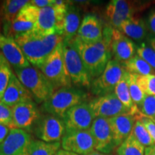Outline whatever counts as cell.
<instances>
[{"instance_id":"cell-1","label":"cell","mask_w":155,"mask_h":155,"mask_svg":"<svg viewBox=\"0 0 155 155\" xmlns=\"http://www.w3.org/2000/svg\"><path fill=\"white\" fill-rule=\"evenodd\" d=\"M113 28L104 30V37L101 41L88 43L81 41L77 37L73 43L80 55L91 80L99 77L105 70L108 62L111 61V40Z\"/></svg>"},{"instance_id":"cell-2","label":"cell","mask_w":155,"mask_h":155,"mask_svg":"<svg viewBox=\"0 0 155 155\" xmlns=\"http://www.w3.org/2000/svg\"><path fill=\"white\" fill-rule=\"evenodd\" d=\"M29 63L39 68L60 43L63 37L58 35L42 36L34 31L15 38Z\"/></svg>"},{"instance_id":"cell-3","label":"cell","mask_w":155,"mask_h":155,"mask_svg":"<svg viewBox=\"0 0 155 155\" xmlns=\"http://www.w3.org/2000/svg\"><path fill=\"white\" fill-rule=\"evenodd\" d=\"M68 5L65 1L55 0L53 5L40 9L34 32L42 36H63Z\"/></svg>"},{"instance_id":"cell-4","label":"cell","mask_w":155,"mask_h":155,"mask_svg":"<svg viewBox=\"0 0 155 155\" xmlns=\"http://www.w3.org/2000/svg\"><path fill=\"white\" fill-rule=\"evenodd\" d=\"M87 94L75 87H63L53 93L42 106V111L63 119L65 114L73 108L85 102Z\"/></svg>"},{"instance_id":"cell-5","label":"cell","mask_w":155,"mask_h":155,"mask_svg":"<svg viewBox=\"0 0 155 155\" xmlns=\"http://www.w3.org/2000/svg\"><path fill=\"white\" fill-rule=\"evenodd\" d=\"M14 70L17 78L38 104L45 102L55 92L53 85L38 68L29 65Z\"/></svg>"},{"instance_id":"cell-6","label":"cell","mask_w":155,"mask_h":155,"mask_svg":"<svg viewBox=\"0 0 155 155\" xmlns=\"http://www.w3.org/2000/svg\"><path fill=\"white\" fill-rule=\"evenodd\" d=\"M63 42L58 45L53 53L39 68L53 85L55 89L72 86V82L64 62Z\"/></svg>"},{"instance_id":"cell-7","label":"cell","mask_w":155,"mask_h":155,"mask_svg":"<svg viewBox=\"0 0 155 155\" xmlns=\"http://www.w3.org/2000/svg\"><path fill=\"white\" fill-rule=\"evenodd\" d=\"M63 58L67 72L75 86L89 88L92 80L75 48L73 40H63Z\"/></svg>"},{"instance_id":"cell-8","label":"cell","mask_w":155,"mask_h":155,"mask_svg":"<svg viewBox=\"0 0 155 155\" xmlns=\"http://www.w3.org/2000/svg\"><path fill=\"white\" fill-rule=\"evenodd\" d=\"M125 71L123 64L114 59L110 61L102 74L92 81L91 89L93 94L101 96L113 93Z\"/></svg>"},{"instance_id":"cell-9","label":"cell","mask_w":155,"mask_h":155,"mask_svg":"<svg viewBox=\"0 0 155 155\" xmlns=\"http://www.w3.org/2000/svg\"><path fill=\"white\" fill-rule=\"evenodd\" d=\"M40 9L30 3L21 9L12 22L9 25H2L4 35L15 38L20 35L33 31Z\"/></svg>"},{"instance_id":"cell-10","label":"cell","mask_w":155,"mask_h":155,"mask_svg":"<svg viewBox=\"0 0 155 155\" xmlns=\"http://www.w3.org/2000/svg\"><path fill=\"white\" fill-rule=\"evenodd\" d=\"M35 133L45 142H60L65 133V126L63 119L47 114L40 116L35 124Z\"/></svg>"},{"instance_id":"cell-11","label":"cell","mask_w":155,"mask_h":155,"mask_svg":"<svg viewBox=\"0 0 155 155\" xmlns=\"http://www.w3.org/2000/svg\"><path fill=\"white\" fill-rule=\"evenodd\" d=\"M61 145L63 150L78 155H87L96 150L94 137L90 130H65Z\"/></svg>"},{"instance_id":"cell-12","label":"cell","mask_w":155,"mask_h":155,"mask_svg":"<svg viewBox=\"0 0 155 155\" xmlns=\"http://www.w3.org/2000/svg\"><path fill=\"white\" fill-rule=\"evenodd\" d=\"M95 118L111 119L130 112L116 97L114 93L98 96L88 102Z\"/></svg>"},{"instance_id":"cell-13","label":"cell","mask_w":155,"mask_h":155,"mask_svg":"<svg viewBox=\"0 0 155 155\" xmlns=\"http://www.w3.org/2000/svg\"><path fill=\"white\" fill-rule=\"evenodd\" d=\"M95 119L88 103L83 102L71 108L63 120L65 130L83 131L90 130Z\"/></svg>"},{"instance_id":"cell-14","label":"cell","mask_w":155,"mask_h":155,"mask_svg":"<svg viewBox=\"0 0 155 155\" xmlns=\"http://www.w3.org/2000/svg\"><path fill=\"white\" fill-rule=\"evenodd\" d=\"M95 141V149L104 154H111L116 145L109 119L98 117L94 119L90 129Z\"/></svg>"},{"instance_id":"cell-15","label":"cell","mask_w":155,"mask_h":155,"mask_svg":"<svg viewBox=\"0 0 155 155\" xmlns=\"http://www.w3.org/2000/svg\"><path fill=\"white\" fill-rule=\"evenodd\" d=\"M31 136L24 129H12L0 144V155H28Z\"/></svg>"},{"instance_id":"cell-16","label":"cell","mask_w":155,"mask_h":155,"mask_svg":"<svg viewBox=\"0 0 155 155\" xmlns=\"http://www.w3.org/2000/svg\"><path fill=\"white\" fill-rule=\"evenodd\" d=\"M141 8L134 2L113 0L106 7V15L113 28L119 30L122 23L134 17L135 13Z\"/></svg>"},{"instance_id":"cell-17","label":"cell","mask_w":155,"mask_h":155,"mask_svg":"<svg viewBox=\"0 0 155 155\" xmlns=\"http://www.w3.org/2000/svg\"><path fill=\"white\" fill-rule=\"evenodd\" d=\"M40 116V111L33 101L17 104L12 106V129H30L35 124Z\"/></svg>"},{"instance_id":"cell-18","label":"cell","mask_w":155,"mask_h":155,"mask_svg":"<svg viewBox=\"0 0 155 155\" xmlns=\"http://www.w3.org/2000/svg\"><path fill=\"white\" fill-rule=\"evenodd\" d=\"M111 50L114 60L124 64L136 55L137 46L134 42L118 29H112Z\"/></svg>"},{"instance_id":"cell-19","label":"cell","mask_w":155,"mask_h":155,"mask_svg":"<svg viewBox=\"0 0 155 155\" xmlns=\"http://www.w3.org/2000/svg\"><path fill=\"white\" fill-rule=\"evenodd\" d=\"M108 119L116 147H119L132 132L136 121L135 115L129 112Z\"/></svg>"},{"instance_id":"cell-20","label":"cell","mask_w":155,"mask_h":155,"mask_svg":"<svg viewBox=\"0 0 155 155\" xmlns=\"http://www.w3.org/2000/svg\"><path fill=\"white\" fill-rule=\"evenodd\" d=\"M76 37L88 43L99 42L104 37L101 22L96 15L88 14L82 20Z\"/></svg>"},{"instance_id":"cell-21","label":"cell","mask_w":155,"mask_h":155,"mask_svg":"<svg viewBox=\"0 0 155 155\" xmlns=\"http://www.w3.org/2000/svg\"><path fill=\"white\" fill-rule=\"evenodd\" d=\"M0 51L6 61L14 68H23L30 65L15 38L4 37L0 44Z\"/></svg>"},{"instance_id":"cell-22","label":"cell","mask_w":155,"mask_h":155,"mask_svg":"<svg viewBox=\"0 0 155 155\" xmlns=\"http://www.w3.org/2000/svg\"><path fill=\"white\" fill-rule=\"evenodd\" d=\"M32 98H33L32 94L13 73L8 86L0 101L6 105L12 107L20 103L32 101Z\"/></svg>"},{"instance_id":"cell-23","label":"cell","mask_w":155,"mask_h":155,"mask_svg":"<svg viewBox=\"0 0 155 155\" xmlns=\"http://www.w3.org/2000/svg\"><path fill=\"white\" fill-rule=\"evenodd\" d=\"M119 30L126 36L137 42L144 40L147 35V27L142 19L134 17L124 22Z\"/></svg>"},{"instance_id":"cell-24","label":"cell","mask_w":155,"mask_h":155,"mask_svg":"<svg viewBox=\"0 0 155 155\" xmlns=\"http://www.w3.org/2000/svg\"><path fill=\"white\" fill-rule=\"evenodd\" d=\"M81 26L80 11L75 6L68 3L64 21L63 40H72L77 35Z\"/></svg>"},{"instance_id":"cell-25","label":"cell","mask_w":155,"mask_h":155,"mask_svg":"<svg viewBox=\"0 0 155 155\" xmlns=\"http://www.w3.org/2000/svg\"><path fill=\"white\" fill-rule=\"evenodd\" d=\"M128 77H129V73L125 71L121 79L116 86L114 93L121 102V104L129 111L136 115L139 111V110L131 99L130 92H129V83H128Z\"/></svg>"},{"instance_id":"cell-26","label":"cell","mask_w":155,"mask_h":155,"mask_svg":"<svg viewBox=\"0 0 155 155\" xmlns=\"http://www.w3.org/2000/svg\"><path fill=\"white\" fill-rule=\"evenodd\" d=\"M29 3L30 1L27 0H7L2 2L0 7L2 24L9 25L12 22L21 9Z\"/></svg>"},{"instance_id":"cell-27","label":"cell","mask_w":155,"mask_h":155,"mask_svg":"<svg viewBox=\"0 0 155 155\" xmlns=\"http://www.w3.org/2000/svg\"><path fill=\"white\" fill-rule=\"evenodd\" d=\"M124 67L129 73L139 75L155 74V71L152 67L136 54L132 58L123 64Z\"/></svg>"},{"instance_id":"cell-28","label":"cell","mask_w":155,"mask_h":155,"mask_svg":"<svg viewBox=\"0 0 155 155\" xmlns=\"http://www.w3.org/2000/svg\"><path fill=\"white\" fill-rule=\"evenodd\" d=\"M61 146V142L48 143L41 140H32L28 155H55Z\"/></svg>"},{"instance_id":"cell-29","label":"cell","mask_w":155,"mask_h":155,"mask_svg":"<svg viewBox=\"0 0 155 155\" xmlns=\"http://www.w3.org/2000/svg\"><path fill=\"white\" fill-rule=\"evenodd\" d=\"M145 148L132 134L116 150L117 155H144Z\"/></svg>"},{"instance_id":"cell-30","label":"cell","mask_w":155,"mask_h":155,"mask_svg":"<svg viewBox=\"0 0 155 155\" xmlns=\"http://www.w3.org/2000/svg\"><path fill=\"white\" fill-rule=\"evenodd\" d=\"M12 75L13 73L9 66V63L0 53V100L8 86Z\"/></svg>"},{"instance_id":"cell-31","label":"cell","mask_w":155,"mask_h":155,"mask_svg":"<svg viewBox=\"0 0 155 155\" xmlns=\"http://www.w3.org/2000/svg\"><path fill=\"white\" fill-rule=\"evenodd\" d=\"M131 134L137 139V140L144 147H147L155 144L148 131L147 130L140 120L136 119Z\"/></svg>"},{"instance_id":"cell-32","label":"cell","mask_w":155,"mask_h":155,"mask_svg":"<svg viewBox=\"0 0 155 155\" xmlns=\"http://www.w3.org/2000/svg\"><path fill=\"white\" fill-rule=\"evenodd\" d=\"M136 78L137 84L145 95L155 96V74L136 75Z\"/></svg>"},{"instance_id":"cell-33","label":"cell","mask_w":155,"mask_h":155,"mask_svg":"<svg viewBox=\"0 0 155 155\" xmlns=\"http://www.w3.org/2000/svg\"><path fill=\"white\" fill-rule=\"evenodd\" d=\"M128 83H129V92H130L131 99H132L133 102L134 103L135 105L137 106V107H138L141 104L142 101L144 100L146 95L141 90V88H139L138 84H137L135 74L129 73Z\"/></svg>"},{"instance_id":"cell-34","label":"cell","mask_w":155,"mask_h":155,"mask_svg":"<svg viewBox=\"0 0 155 155\" xmlns=\"http://www.w3.org/2000/svg\"><path fill=\"white\" fill-rule=\"evenodd\" d=\"M137 55L146 61L155 71V51L150 43L142 42L137 46Z\"/></svg>"},{"instance_id":"cell-35","label":"cell","mask_w":155,"mask_h":155,"mask_svg":"<svg viewBox=\"0 0 155 155\" xmlns=\"http://www.w3.org/2000/svg\"><path fill=\"white\" fill-rule=\"evenodd\" d=\"M138 108L143 115L155 119V96L146 95Z\"/></svg>"},{"instance_id":"cell-36","label":"cell","mask_w":155,"mask_h":155,"mask_svg":"<svg viewBox=\"0 0 155 155\" xmlns=\"http://www.w3.org/2000/svg\"><path fill=\"white\" fill-rule=\"evenodd\" d=\"M0 124L12 127V107L9 106L0 101Z\"/></svg>"},{"instance_id":"cell-37","label":"cell","mask_w":155,"mask_h":155,"mask_svg":"<svg viewBox=\"0 0 155 155\" xmlns=\"http://www.w3.org/2000/svg\"><path fill=\"white\" fill-rule=\"evenodd\" d=\"M135 117L136 119L140 120L142 122V124L147 129V130L148 131L155 144V122L153 121V119L143 115L140 111H139L136 114Z\"/></svg>"},{"instance_id":"cell-38","label":"cell","mask_w":155,"mask_h":155,"mask_svg":"<svg viewBox=\"0 0 155 155\" xmlns=\"http://www.w3.org/2000/svg\"><path fill=\"white\" fill-rule=\"evenodd\" d=\"M54 2H55V0H32V1H30V5L40 9L53 5Z\"/></svg>"},{"instance_id":"cell-39","label":"cell","mask_w":155,"mask_h":155,"mask_svg":"<svg viewBox=\"0 0 155 155\" xmlns=\"http://www.w3.org/2000/svg\"><path fill=\"white\" fill-rule=\"evenodd\" d=\"M9 131H10V129L8 127L0 124V144L7 138Z\"/></svg>"},{"instance_id":"cell-40","label":"cell","mask_w":155,"mask_h":155,"mask_svg":"<svg viewBox=\"0 0 155 155\" xmlns=\"http://www.w3.org/2000/svg\"><path fill=\"white\" fill-rule=\"evenodd\" d=\"M148 27L151 32L155 35V10L151 12L148 18Z\"/></svg>"},{"instance_id":"cell-41","label":"cell","mask_w":155,"mask_h":155,"mask_svg":"<svg viewBox=\"0 0 155 155\" xmlns=\"http://www.w3.org/2000/svg\"><path fill=\"white\" fill-rule=\"evenodd\" d=\"M144 155H155V144L145 148Z\"/></svg>"},{"instance_id":"cell-42","label":"cell","mask_w":155,"mask_h":155,"mask_svg":"<svg viewBox=\"0 0 155 155\" xmlns=\"http://www.w3.org/2000/svg\"><path fill=\"white\" fill-rule=\"evenodd\" d=\"M55 155H78L75 153L68 152V151L64 150H59L58 151V152L56 153Z\"/></svg>"},{"instance_id":"cell-43","label":"cell","mask_w":155,"mask_h":155,"mask_svg":"<svg viewBox=\"0 0 155 155\" xmlns=\"http://www.w3.org/2000/svg\"><path fill=\"white\" fill-rule=\"evenodd\" d=\"M149 43L151 45V46L155 51V36H153L149 39Z\"/></svg>"},{"instance_id":"cell-44","label":"cell","mask_w":155,"mask_h":155,"mask_svg":"<svg viewBox=\"0 0 155 155\" xmlns=\"http://www.w3.org/2000/svg\"><path fill=\"white\" fill-rule=\"evenodd\" d=\"M87 155H112V154H104V153H101L100 152H98V151L95 150L94 152L90 153V154H88Z\"/></svg>"},{"instance_id":"cell-45","label":"cell","mask_w":155,"mask_h":155,"mask_svg":"<svg viewBox=\"0 0 155 155\" xmlns=\"http://www.w3.org/2000/svg\"><path fill=\"white\" fill-rule=\"evenodd\" d=\"M4 37H5V35H2V34H1V33H0V44H1V42H2V40H3Z\"/></svg>"},{"instance_id":"cell-46","label":"cell","mask_w":155,"mask_h":155,"mask_svg":"<svg viewBox=\"0 0 155 155\" xmlns=\"http://www.w3.org/2000/svg\"><path fill=\"white\" fill-rule=\"evenodd\" d=\"M2 24V17H1V14H0V25Z\"/></svg>"},{"instance_id":"cell-47","label":"cell","mask_w":155,"mask_h":155,"mask_svg":"<svg viewBox=\"0 0 155 155\" xmlns=\"http://www.w3.org/2000/svg\"><path fill=\"white\" fill-rule=\"evenodd\" d=\"M153 121H154L155 122V119H153Z\"/></svg>"}]
</instances>
